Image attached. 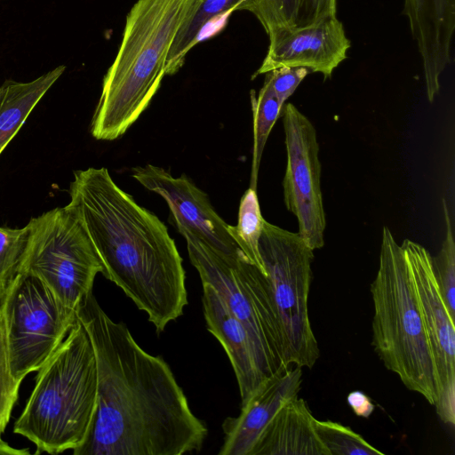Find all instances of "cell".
<instances>
[{"mask_svg": "<svg viewBox=\"0 0 455 455\" xmlns=\"http://www.w3.org/2000/svg\"><path fill=\"white\" fill-rule=\"evenodd\" d=\"M76 315L96 357L97 404L89 433L75 455H182L201 450L207 428L191 411L162 356L114 322L92 291Z\"/></svg>", "mask_w": 455, "mask_h": 455, "instance_id": "cell-1", "label": "cell"}, {"mask_svg": "<svg viewBox=\"0 0 455 455\" xmlns=\"http://www.w3.org/2000/svg\"><path fill=\"white\" fill-rule=\"evenodd\" d=\"M69 197L66 206L92 241L101 274L162 332L188 305L183 260L167 227L120 188L105 167L76 171Z\"/></svg>", "mask_w": 455, "mask_h": 455, "instance_id": "cell-2", "label": "cell"}, {"mask_svg": "<svg viewBox=\"0 0 455 455\" xmlns=\"http://www.w3.org/2000/svg\"><path fill=\"white\" fill-rule=\"evenodd\" d=\"M198 0H138L126 16L116 59L106 73L90 132L118 139L148 107L159 89L168 53Z\"/></svg>", "mask_w": 455, "mask_h": 455, "instance_id": "cell-3", "label": "cell"}, {"mask_svg": "<svg viewBox=\"0 0 455 455\" xmlns=\"http://www.w3.org/2000/svg\"><path fill=\"white\" fill-rule=\"evenodd\" d=\"M37 371L13 432L33 443L36 453L74 451L84 442L97 404L95 353L78 319Z\"/></svg>", "mask_w": 455, "mask_h": 455, "instance_id": "cell-4", "label": "cell"}, {"mask_svg": "<svg viewBox=\"0 0 455 455\" xmlns=\"http://www.w3.org/2000/svg\"><path fill=\"white\" fill-rule=\"evenodd\" d=\"M370 290L375 352L409 390L435 406L436 378L413 278L401 244L386 226Z\"/></svg>", "mask_w": 455, "mask_h": 455, "instance_id": "cell-5", "label": "cell"}, {"mask_svg": "<svg viewBox=\"0 0 455 455\" xmlns=\"http://www.w3.org/2000/svg\"><path fill=\"white\" fill-rule=\"evenodd\" d=\"M186 239L192 265L202 284L212 286L248 330L269 377L286 365L283 339L267 275L242 250L225 253L188 232ZM288 366V365H287Z\"/></svg>", "mask_w": 455, "mask_h": 455, "instance_id": "cell-6", "label": "cell"}, {"mask_svg": "<svg viewBox=\"0 0 455 455\" xmlns=\"http://www.w3.org/2000/svg\"><path fill=\"white\" fill-rule=\"evenodd\" d=\"M259 251L280 325L285 364L311 369L320 356L308 315L314 250L299 233L265 220Z\"/></svg>", "mask_w": 455, "mask_h": 455, "instance_id": "cell-7", "label": "cell"}, {"mask_svg": "<svg viewBox=\"0 0 455 455\" xmlns=\"http://www.w3.org/2000/svg\"><path fill=\"white\" fill-rule=\"evenodd\" d=\"M28 225L29 239L19 273L38 278L63 307L76 313L102 272L84 228L67 206L34 217Z\"/></svg>", "mask_w": 455, "mask_h": 455, "instance_id": "cell-8", "label": "cell"}, {"mask_svg": "<svg viewBox=\"0 0 455 455\" xmlns=\"http://www.w3.org/2000/svg\"><path fill=\"white\" fill-rule=\"evenodd\" d=\"M13 377L22 382L50 358L77 320L36 276L18 273L0 295Z\"/></svg>", "mask_w": 455, "mask_h": 455, "instance_id": "cell-9", "label": "cell"}, {"mask_svg": "<svg viewBox=\"0 0 455 455\" xmlns=\"http://www.w3.org/2000/svg\"><path fill=\"white\" fill-rule=\"evenodd\" d=\"M281 113L287 153L283 201L297 218L299 235L315 251L324 244L326 227L316 131L293 104L283 105Z\"/></svg>", "mask_w": 455, "mask_h": 455, "instance_id": "cell-10", "label": "cell"}, {"mask_svg": "<svg viewBox=\"0 0 455 455\" xmlns=\"http://www.w3.org/2000/svg\"><path fill=\"white\" fill-rule=\"evenodd\" d=\"M401 246L413 278L434 363L439 419L455 423V323L451 318L435 277L432 256L421 244L404 239Z\"/></svg>", "mask_w": 455, "mask_h": 455, "instance_id": "cell-11", "label": "cell"}, {"mask_svg": "<svg viewBox=\"0 0 455 455\" xmlns=\"http://www.w3.org/2000/svg\"><path fill=\"white\" fill-rule=\"evenodd\" d=\"M132 176L146 189L165 200L170 220L180 233L188 232L225 253L241 250L228 232V224L212 207L208 195L185 174L173 177L162 167L146 164L132 168Z\"/></svg>", "mask_w": 455, "mask_h": 455, "instance_id": "cell-12", "label": "cell"}, {"mask_svg": "<svg viewBox=\"0 0 455 455\" xmlns=\"http://www.w3.org/2000/svg\"><path fill=\"white\" fill-rule=\"evenodd\" d=\"M268 51L252 79L282 67H300L324 79L347 58L350 41L337 17L306 27H289L268 34Z\"/></svg>", "mask_w": 455, "mask_h": 455, "instance_id": "cell-13", "label": "cell"}, {"mask_svg": "<svg viewBox=\"0 0 455 455\" xmlns=\"http://www.w3.org/2000/svg\"><path fill=\"white\" fill-rule=\"evenodd\" d=\"M301 369L295 365L282 366L241 405L238 416L224 419V439L219 455L251 454L261 432L282 405L299 395Z\"/></svg>", "mask_w": 455, "mask_h": 455, "instance_id": "cell-14", "label": "cell"}, {"mask_svg": "<svg viewBox=\"0 0 455 455\" xmlns=\"http://www.w3.org/2000/svg\"><path fill=\"white\" fill-rule=\"evenodd\" d=\"M404 12L421 57L426 92L433 102L451 61L455 0H403Z\"/></svg>", "mask_w": 455, "mask_h": 455, "instance_id": "cell-15", "label": "cell"}, {"mask_svg": "<svg viewBox=\"0 0 455 455\" xmlns=\"http://www.w3.org/2000/svg\"><path fill=\"white\" fill-rule=\"evenodd\" d=\"M202 302L207 330L221 344L233 367L242 405L268 376L248 330L208 284H203Z\"/></svg>", "mask_w": 455, "mask_h": 455, "instance_id": "cell-16", "label": "cell"}, {"mask_svg": "<svg viewBox=\"0 0 455 455\" xmlns=\"http://www.w3.org/2000/svg\"><path fill=\"white\" fill-rule=\"evenodd\" d=\"M307 403L286 401L261 432L250 455H330L319 440Z\"/></svg>", "mask_w": 455, "mask_h": 455, "instance_id": "cell-17", "label": "cell"}, {"mask_svg": "<svg viewBox=\"0 0 455 455\" xmlns=\"http://www.w3.org/2000/svg\"><path fill=\"white\" fill-rule=\"evenodd\" d=\"M65 68L61 65L30 82L8 81L1 86L0 155Z\"/></svg>", "mask_w": 455, "mask_h": 455, "instance_id": "cell-18", "label": "cell"}, {"mask_svg": "<svg viewBox=\"0 0 455 455\" xmlns=\"http://www.w3.org/2000/svg\"><path fill=\"white\" fill-rule=\"evenodd\" d=\"M254 0H198L195 8L180 28L171 45L165 75H174L183 66L188 52L203 39L212 21L233 11L251 12Z\"/></svg>", "mask_w": 455, "mask_h": 455, "instance_id": "cell-19", "label": "cell"}, {"mask_svg": "<svg viewBox=\"0 0 455 455\" xmlns=\"http://www.w3.org/2000/svg\"><path fill=\"white\" fill-rule=\"evenodd\" d=\"M253 115V149L250 188L256 189L263 150L270 132L280 116L283 106L271 86L264 81L258 96L251 92Z\"/></svg>", "mask_w": 455, "mask_h": 455, "instance_id": "cell-20", "label": "cell"}, {"mask_svg": "<svg viewBox=\"0 0 455 455\" xmlns=\"http://www.w3.org/2000/svg\"><path fill=\"white\" fill-rule=\"evenodd\" d=\"M264 221L256 189L249 188L240 201L237 224L228 225V232L246 257L267 275L259 251Z\"/></svg>", "mask_w": 455, "mask_h": 455, "instance_id": "cell-21", "label": "cell"}, {"mask_svg": "<svg viewBox=\"0 0 455 455\" xmlns=\"http://www.w3.org/2000/svg\"><path fill=\"white\" fill-rule=\"evenodd\" d=\"M445 220V237L440 251L432 257V265L439 292L444 306L455 321V242L452 233L449 208L443 200Z\"/></svg>", "mask_w": 455, "mask_h": 455, "instance_id": "cell-22", "label": "cell"}, {"mask_svg": "<svg viewBox=\"0 0 455 455\" xmlns=\"http://www.w3.org/2000/svg\"><path fill=\"white\" fill-rule=\"evenodd\" d=\"M314 427L330 455H384L349 427L315 418Z\"/></svg>", "mask_w": 455, "mask_h": 455, "instance_id": "cell-23", "label": "cell"}, {"mask_svg": "<svg viewBox=\"0 0 455 455\" xmlns=\"http://www.w3.org/2000/svg\"><path fill=\"white\" fill-rule=\"evenodd\" d=\"M29 239V227H0V295L19 273Z\"/></svg>", "mask_w": 455, "mask_h": 455, "instance_id": "cell-24", "label": "cell"}, {"mask_svg": "<svg viewBox=\"0 0 455 455\" xmlns=\"http://www.w3.org/2000/svg\"><path fill=\"white\" fill-rule=\"evenodd\" d=\"M20 384L11 370L4 323L0 310V435L9 423Z\"/></svg>", "mask_w": 455, "mask_h": 455, "instance_id": "cell-25", "label": "cell"}, {"mask_svg": "<svg viewBox=\"0 0 455 455\" xmlns=\"http://www.w3.org/2000/svg\"><path fill=\"white\" fill-rule=\"evenodd\" d=\"M298 0H254L251 10L265 31L295 27Z\"/></svg>", "mask_w": 455, "mask_h": 455, "instance_id": "cell-26", "label": "cell"}, {"mask_svg": "<svg viewBox=\"0 0 455 455\" xmlns=\"http://www.w3.org/2000/svg\"><path fill=\"white\" fill-rule=\"evenodd\" d=\"M309 73L310 71L306 68L282 67L266 73L265 81L271 86L279 100L284 104Z\"/></svg>", "mask_w": 455, "mask_h": 455, "instance_id": "cell-27", "label": "cell"}, {"mask_svg": "<svg viewBox=\"0 0 455 455\" xmlns=\"http://www.w3.org/2000/svg\"><path fill=\"white\" fill-rule=\"evenodd\" d=\"M337 0H298L295 27H306L335 17Z\"/></svg>", "mask_w": 455, "mask_h": 455, "instance_id": "cell-28", "label": "cell"}, {"mask_svg": "<svg viewBox=\"0 0 455 455\" xmlns=\"http://www.w3.org/2000/svg\"><path fill=\"white\" fill-rule=\"evenodd\" d=\"M347 403L355 415L365 419L369 418L375 409L371 398L358 390L352 391L347 395Z\"/></svg>", "mask_w": 455, "mask_h": 455, "instance_id": "cell-29", "label": "cell"}, {"mask_svg": "<svg viewBox=\"0 0 455 455\" xmlns=\"http://www.w3.org/2000/svg\"><path fill=\"white\" fill-rule=\"evenodd\" d=\"M1 94H2V87L0 86V98H1Z\"/></svg>", "mask_w": 455, "mask_h": 455, "instance_id": "cell-30", "label": "cell"}]
</instances>
